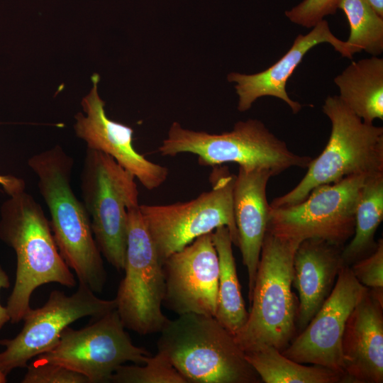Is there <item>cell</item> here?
Listing matches in <instances>:
<instances>
[{"instance_id":"cell-12","label":"cell","mask_w":383,"mask_h":383,"mask_svg":"<svg viewBox=\"0 0 383 383\" xmlns=\"http://www.w3.org/2000/svg\"><path fill=\"white\" fill-rule=\"evenodd\" d=\"M116 301L99 298L87 285L67 296L53 290L41 307L23 316L21 332L12 339L0 340L5 350L0 353V370L6 376L13 370L26 367L28 361L50 351L58 343L62 332L75 321L86 316L99 318L116 309Z\"/></svg>"},{"instance_id":"cell-18","label":"cell","mask_w":383,"mask_h":383,"mask_svg":"<svg viewBox=\"0 0 383 383\" xmlns=\"http://www.w3.org/2000/svg\"><path fill=\"white\" fill-rule=\"evenodd\" d=\"M274 176L267 169L238 168L233 190V213L243 263L248 277L250 303L263 240L267 232L270 205L267 185Z\"/></svg>"},{"instance_id":"cell-26","label":"cell","mask_w":383,"mask_h":383,"mask_svg":"<svg viewBox=\"0 0 383 383\" xmlns=\"http://www.w3.org/2000/svg\"><path fill=\"white\" fill-rule=\"evenodd\" d=\"M355 278L383 303V240L367 256L350 265Z\"/></svg>"},{"instance_id":"cell-11","label":"cell","mask_w":383,"mask_h":383,"mask_svg":"<svg viewBox=\"0 0 383 383\" xmlns=\"http://www.w3.org/2000/svg\"><path fill=\"white\" fill-rule=\"evenodd\" d=\"M125 328L114 309L84 328L66 327L56 346L37 357L79 372L90 383L109 382L119 366L143 365L151 356L133 344Z\"/></svg>"},{"instance_id":"cell-31","label":"cell","mask_w":383,"mask_h":383,"mask_svg":"<svg viewBox=\"0 0 383 383\" xmlns=\"http://www.w3.org/2000/svg\"><path fill=\"white\" fill-rule=\"evenodd\" d=\"M373 10L383 17V0H365Z\"/></svg>"},{"instance_id":"cell-6","label":"cell","mask_w":383,"mask_h":383,"mask_svg":"<svg viewBox=\"0 0 383 383\" xmlns=\"http://www.w3.org/2000/svg\"><path fill=\"white\" fill-rule=\"evenodd\" d=\"M157 151L170 157L192 153L202 166L235 163L248 170L267 169L274 176L292 167L307 168L313 159L290 150L262 121L252 118L219 134L189 130L173 122Z\"/></svg>"},{"instance_id":"cell-21","label":"cell","mask_w":383,"mask_h":383,"mask_svg":"<svg viewBox=\"0 0 383 383\" xmlns=\"http://www.w3.org/2000/svg\"><path fill=\"white\" fill-rule=\"evenodd\" d=\"M219 273L215 318L234 336L247 321L248 312L242 296L228 228L221 226L212 232Z\"/></svg>"},{"instance_id":"cell-16","label":"cell","mask_w":383,"mask_h":383,"mask_svg":"<svg viewBox=\"0 0 383 383\" xmlns=\"http://www.w3.org/2000/svg\"><path fill=\"white\" fill-rule=\"evenodd\" d=\"M323 43L331 44L342 56L353 59L354 53L350 46L346 41L336 38L328 22L323 19L309 33L299 35L287 52L267 70L253 74L231 72L228 75V80L235 83L238 110L245 112L258 98L270 96L284 101L294 113L300 111L302 105L290 99L286 84L307 52Z\"/></svg>"},{"instance_id":"cell-25","label":"cell","mask_w":383,"mask_h":383,"mask_svg":"<svg viewBox=\"0 0 383 383\" xmlns=\"http://www.w3.org/2000/svg\"><path fill=\"white\" fill-rule=\"evenodd\" d=\"M114 383H188L168 357L157 351L143 365L119 366L111 375Z\"/></svg>"},{"instance_id":"cell-10","label":"cell","mask_w":383,"mask_h":383,"mask_svg":"<svg viewBox=\"0 0 383 383\" xmlns=\"http://www.w3.org/2000/svg\"><path fill=\"white\" fill-rule=\"evenodd\" d=\"M367 176L318 186L294 205L270 206L267 231L299 243L317 238L345 245L354 234L355 209Z\"/></svg>"},{"instance_id":"cell-5","label":"cell","mask_w":383,"mask_h":383,"mask_svg":"<svg viewBox=\"0 0 383 383\" xmlns=\"http://www.w3.org/2000/svg\"><path fill=\"white\" fill-rule=\"evenodd\" d=\"M323 112L331 122L327 145L296 186L275 198L271 207L296 204L316 187L349 176L383 172V128L363 122L338 96L326 98Z\"/></svg>"},{"instance_id":"cell-13","label":"cell","mask_w":383,"mask_h":383,"mask_svg":"<svg viewBox=\"0 0 383 383\" xmlns=\"http://www.w3.org/2000/svg\"><path fill=\"white\" fill-rule=\"evenodd\" d=\"M343 265L335 285L323 305L299 335L281 353L301 363L330 369L345 381L342 338L347 320L367 291Z\"/></svg>"},{"instance_id":"cell-17","label":"cell","mask_w":383,"mask_h":383,"mask_svg":"<svg viewBox=\"0 0 383 383\" xmlns=\"http://www.w3.org/2000/svg\"><path fill=\"white\" fill-rule=\"evenodd\" d=\"M382 309L368 289L350 314L342 338L345 382L382 383Z\"/></svg>"},{"instance_id":"cell-3","label":"cell","mask_w":383,"mask_h":383,"mask_svg":"<svg viewBox=\"0 0 383 383\" xmlns=\"http://www.w3.org/2000/svg\"><path fill=\"white\" fill-rule=\"evenodd\" d=\"M157 351L165 354L187 382L258 383L259 375L235 337L215 316L179 315L161 330Z\"/></svg>"},{"instance_id":"cell-14","label":"cell","mask_w":383,"mask_h":383,"mask_svg":"<svg viewBox=\"0 0 383 383\" xmlns=\"http://www.w3.org/2000/svg\"><path fill=\"white\" fill-rule=\"evenodd\" d=\"M163 304L179 315L215 316L219 263L212 233L203 235L162 261Z\"/></svg>"},{"instance_id":"cell-29","label":"cell","mask_w":383,"mask_h":383,"mask_svg":"<svg viewBox=\"0 0 383 383\" xmlns=\"http://www.w3.org/2000/svg\"><path fill=\"white\" fill-rule=\"evenodd\" d=\"M0 185L10 196L23 192L26 189L25 182L22 179L12 175L0 174Z\"/></svg>"},{"instance_id":"cell-15","label":"cell","mask_w":383,"mask_h":383,"mask_svg":"<svg viewBox=\"0 0 383 383\" xmlns=\"http://www.w3.org/2000/svg\"><path fill=\"white\" fill-rule=\"evenodd\" d=\"M91 80L93 87L82 101L86 115L78 113L75 116L74 128L77 136L87 143V148L111 157L145 189L153 190L160 187L167 179L168 168L151 162L135 149L133 130L107 117L105 103L97 91L99 76L94 74Z\"/></svg>"},{"instance_id":"cell-19","label":"cell","mask_w":383,"mask_h":383,"mask_svg":"<svg viewBox=\"0 0 383 383\" xmlns=\"http://www.w3.org/2000/svg\"><path fill=\"white\" fill-rule=\"evenodd\" d=\"M344 245L310 238L301 242L294 257L292 286L299 294L296 323L301 331L326 299L344 265Z\"/></svg>"},{"instance_id":"cell-32","label":"cell","mask_w":383,"mask_h":383,"mask_svg":"<svg viewBox=\"0 0 383 383\" xmlns=\"http://www.w3.org/2000/svg\"><path fill=\"white\" fill-rule=\"evenodd\" d=\"M6 382V375L0 370V383H5Z\"/></svg>"},{"instance_id":"cell-27","label":"cell","mask_w":383,"mask_h":383,"mask_svg":"<svg viewBox=\"0 0 383 383\" xmlns=\"http://www.w3.org/2000/svg\"><path fill=\"white\" fill-rule=\"evenodd\" d=\"M26 367L22 383H90L87 377L79 372L38 358Z\"/></svg>"},{"instance_id":"cell-4","label":"cell","mask_w":383,"mask_h":383,"mask_svg":"<svg viewBox=\"0 0 383 383\" xmlns=\"http://www.w3.org/2000/svg\"><path fill=\"white\" fill-rule=\"evenodd\" d=\"M300 243L267 231L248 317L234 336L244 353L267 346L282 351L292 339L298 309L292 289L293 263Z\"/></svg>"},{"instance_id":"cell-1","label":"cell","mask_w":383,"mask_h":383,"mask_svg":"<svg viewBox=\"0 0 383 383\" xmlns=\"http://www.w3.org/2000/svg\"><path fill=\"white\" fill-rule=\"evenodd\" d=\"M38 177L39 192L50 213V227L59 252L79 282L100 293L106 282L101 253L90 218L71 185L74 161L60 146L42 151L28 160Z\"/></svg>"},{"instance_id":"cell-28","label":"cell","mask_w":383,"mask_h":383,"mask_svg":"<svg viewBox=\"0 0 383 383\" xmlns=\"http://www.w3.org/2000/svg\"><path fill=\"white\" fill-rule=\"evenodd\" d=\"M339 0H304L291 10L285 12L286 16L293 23L310 28L328 15L333 14L338 9Z\"/></svg>"},{"instance_id":"cell-24","label":"cell","mask_w":383,"mask_h":383,"mask_svg":"<svg viewBox=\"0 0 383 383\" xmlns=\"http://www.w3.org/2000/svg\"><path fill=\"white\" fill-rule=\"evenodd\" d=\"M349 22L350 33L346 43L353 53L361 50L376 56L383 51V17L379 16L365 0H339Z\"/></svg>"},{"instance_id":"cell-23","label":"cell","mask_w":383,"mask_h":383,"mask_svg":"<svg viewBox=\"0 0 383 383\" xmlns=\"http://www.w3.org/2000/svg\"><path fill=\"white\" fill-rule=\"evenodd\" d=\"M252 367L265 383H337L343 378L319 365L306 366L284 356L280 350L267 346L245 353Z\"/></svg>"},{"instance_id":"cell-9","label":"cell","mask_w":383,"mask_h":383,"mask_svg":"<svg viewBox=\"0 0 383 383\" xmlns=\"http://www.w3.org/2000/svg\"><path fill=\"white\" fill-rule=\"evenodd\" d=\"M128 209L125 275L116 298V310L125 326L139 335L160 332L170 320L162 312L165 275L153 240L140 211Z\"/></svg>"},{"instance_id":"cell-20","label":"cell","mask_w":383,"mask_h":383,"mask_svg":"<svg viewBox=\"0 0 383 383\" xmlns=\"http://www.w3.org/2000/svg\"><path fill=\"white\" fill-rule=\"evenodd\" d=\"M340 100L363 122L383 119V59L353 62L334 79Z\"/></svg>"},{"instance_id":"cell-2","label":"cell","mask_w":383,"mask_h":383,"mask_svg":"<svg viewBox=\"0 0 383 383\" xmlns=\"http://www.w3.org/2000/svg\"><path fill=\"white\" fill-rule=\"evenodd\" d=\"M0 238L16 255V280L6 309L11 323L22 321L38 287L57 283L76 285L74 274L61 256L50 221L40 205L25 190L11 196L1 209Z\"/></svg>"},{"instance_id":"cell-22","label":"cell","mask_w":383,"mask_h":383,"mask_svg":"<svg viewBox=\"0 0 383 383\" xmlns=\"http://www.w3.org/2000/svg\"><path fill=\"white\" fill-rule=\"evenodd\" d=\"M383 220V172L367 176L362 187L355 213L352 240L344 245V265H351L375 249L374 235Z\"/></svg>"},{"instance_id":"cell-30","label":"cell","mask_w":383,"mask_h":383,"mask_svg":"<svg viewBox=\"0 0 383 383\" xmlns=\"http://www.w3.org/2000/svg\"><path fill=\"white\" fill-rule=\"evenodd\" d=\"M10 287L9 277L6 272L0 265V291L1 289H7ZM10 321V316L6 307L0 304V330Z\"/></svg>"},{"instance_id":"cell-7","label":"cell","mask_w":383,"mask_h":383,"mask_svg":"<svg viewBox=\"0 0 383 383\" xmlns=\"http://www.w3.org/2000/svg\"><path fill=\"white\" fill-rule=\"evenodd\" d=\"M135 177L111 157L87 148L80 175L83 204L101 255L123 270L128 209L139 205Z\"/></svg>"},{"instance_id":"cell-8","label":"cell","mask_w":383,"mask_h":383,"mask_svg":"<svg viewBox=\"0 0 383 383\" xmlns=\"http://www.w3.org/2000/svg\"><path fill=\"white\" fill-rule=\"evenodd\" d=\"M235 175L226 166L213 167L211 189L184 202L164 205L140 204L144 223L162 262L196 238L226 226L238 247L233 190Z\"/></svg>"}]
</instances>
